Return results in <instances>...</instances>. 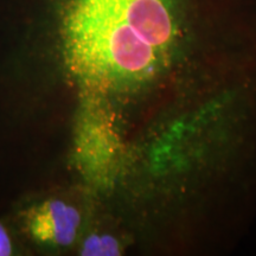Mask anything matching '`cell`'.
Wrapping results in <instances>:
<instances>
[{"mask_svg":"<svg viewBox=\"0 0 256 256\" xmlns=\"http://www.w3.org/2000/svg\"><path fill=\"white\" fill-rule=\"evenodd\" d=\"M28 232L34 241L54 247H66L75 241L81 217L75 208L63 200H51L26 214Z\"/></svg>","mask_w":256,"mask_h":256,"instance_id":"obj_1","label":"cell"},{"mask_svg":"<svg viewBox=\"0 0 256 256\" xmlns=\"http://www.w3.org/2000/svg\"><path fill=\"white\" fill-rule=\"evenodd\" d=\"M120 249L116 240L110 236H90L84 242L82 248V255L89 256H110L118 255Z\"/></svg>","mask_w":256,"mask_h":256,"instance_id":"obj_2","label":"cell"},{"mask_svg":"<svg viewBox=\"0 0 256 256\" xmlns=\"http://www.w3.org/2000/svg\"><path fill=\"white\" fill-rule=\"evenodd\" d=\"M12 254V242L8 232L0 223V256H8Z\"/></svg>","mask_w":256,"mask_h":256,"instance_id":"obj_3","label":"cell"}]
</instances>
